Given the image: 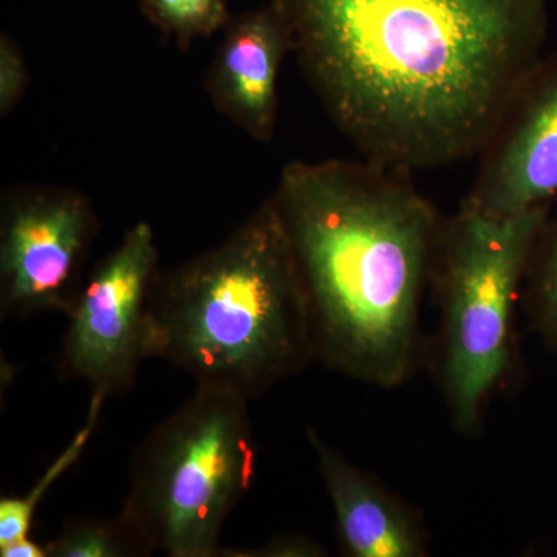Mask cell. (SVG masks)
Returning <instances> with one entry per match:
<instances>
[{
    "instance_id": "cell-1",
    "label": "cell",
    "mask_w": 557,
    "mask_h": 557,
    "mask_svg": "<svg viewBox=\"0 0 557 557\" xmlns=\"http://www.w3.org/2000/svg\"><path fill=\"white\" fill-rule=\"evenodd\" d=\"M366 160L413 172L485 150L542 60L547 0H273Z\"/></svg>"
},
{
    "instance_id": "cell-2",
    "label": "cell",
    "mask_w": 557,
    "mask_h": 557,
    "mask_svg": "<svg viewBox=\"0 0 557 557\" xmlns=\"http://www.w3.org/2000/svg\"><path fill=\"white\" fill-rule=\"evenodd\" d=\"M410 172L376 161H292L273 200L309 299L314 354L370 386L408 383L445 219Z\"/></svg>"
},
{
    "instance_id": "cell-3",
    "label": "cell",
    "mask_w": 557,
    "mask_h": 557,
    "mask_svg": "<svg viewBox=\"0 0 557 557\" xmlns=\"http://www.w3.org/2000/svg\"><path fill=\"white\" fill-rule=\"evenodd\" d=\"M146 350L197 386L248 399L317 358L309 299L273 197L218 247L159 274Z\"/></svg>"
},
{
    "instance_id": "cell-4",
    "label": "cell",
    "mask_w": 557,
    "mask_h": 557,
    "mask_svg": "<svg viewBox=\"0 0 557 557\" xmlns=\"http://www.w3.org/2000/svg\"><path fill=\"white\" fill-rule=\"evenodd\" d=\"M249 401L230 388L197 386L141 443L120 519L143 555L219 556L223 527L256 479Z\"/></svg>"
},
{
    "instance_id": "cell-5",
    "label": "cell",
    "mask_w": 557,
    "mask_h": 557,
    "mask_svg": "<svg viewBox=\"0 0 557 557\" xmlns=\"http://www.w3.org/2000/svg\"><path fill=\"white\" fill-rule=\"evenodd\" d=\"M553 208L490 215L461 205L445 219L432 284L440 304L438 376L454 428L478 434L515 368V318Z\"/></svg>"
},
{
    "instance_id": "cell-6",
    "label": "cell",
    "mask_w": 557,
    "mask_h": 557,
    "mask_svg": "<svg viewBox=\"0 0 557 557\" xmlns=\"http://www.w3.org/2000/svg\"><path fill=\"white\" fill-rule=\"evenodd\" d=\"M156 234L139 222L102 260L69 311L60 369L94 397L129 391L145 359L149 299L159 277Z\"/></svg>"
},
{
    "instance_id": "cell-7",
    "label": "cell",
    "mask_w": 557,
    "mask_h": 557,
    "mask_svg": "<svg viewBox=\"0 0 557 557\" xmlns=\"http://www.w3.org/2000/svg\"><path fill=\"white\" fill-rule=\"evenodd\" d=\"M94 231L89 201L73 190H35L11 203L0 236L2 314H69Z\"/></svg>"
},
{
    "instance_id": "cell-8",
    "label": "cell",
    "mask_w": 557,
    "mask_h": 557,
    "mask_svg": "<svg viewBox=\"0 0 557 557\" xmlns=\"http://www.w3.org/2000/svg\"><path fill=\"white\" fill-rule=\"evenodd\" d=\"M468 207L511 215L557 205V54L542 60L482 152Z\"/></svg>"
},
{
    "instance_id": "cell-9",
    "label": "cell",
    "mask_w": 557,
    "mask_h": 557,
    "mask_svg": "<svg viewBox=\"0 0 557 557\" xmlns=\"http://www.w3.org/2000/svg\"><path fill=\"white\" fill-rule=\"evenodd\" d=\"M327 491L341 549L350 557H424L431 536L423 516L375 475L351 463L307 429Z\"/></svg>"
},
{
    "instance_id": "cell-10",
    "label": "cell",
    "mask_w": 557,
    "mask_h": 557,
    "mask_svg": "<svg viewBox=\"0 0 557 557\" xmlns=\"http://www.w3.org/2000/svg\"><path fill=\"white\" fill-rule=\"evenodd\" d=\"M288 53L287 21L271 2L230 28L209 69L207 87L215 108L256 141L274 137L278 72Z\"/></svg>"
},
{
    "instance_id": "cell-11",
    "label": "cell",
    "mask_w": 557,
    "mask_h": 557,
    "mask_svg": "<svg viewBox=\"0 0 557 557\" xmlns=\"http://www.w3.org/2000/svg\"><path fill=\"white\" fill-rule=\"evenodd\" d=\"M525 284L531 325L557 351V205L539 236Z\"/></svg>"
},
{
    "instance_id": "cell-12",
    "label": "cell",
    "mask_w": 557,
    "mask_h": 557,
    "mask_svg": "<svg viewBox=\"0 0 557 557\" xmlns=\"http://www.w3.org/2000/svg\"><path fill=\"white\" fill-rule=\"evenodd\" d=\"M102 403H104L102 399L91 398L90 417L86 426L81 429L78 435L70 443L69 448L47 469L46 475L39 480L38 485L33 487L27 496L2 498L0 500V549L30 537L36 505L44 497L46 491L57 482L58 478L64 474L72 467V463L78 460L87 440L90 437L91 431H94L95 424H97Z\"/></svg>"
},
{
    "instance_id": "cell-13",
    "label": "cell",
    "mask_w": 557,
    "mask_h": 557,
    "mask_svg": "<svg viewBox=\"0 0 557 557\" xmlns=\"http://www.w3.org/2000/svg\"><path fill=\"white\" fill-rule=\"evenodd\" d=\"M47 557L145 556L137 539L119 518L76 520L46 547Z\"/></svg>"
},
{
    "instance_id": "cell-14",
    "label": "cell",
    "mask_w": 557,
    "mask_h": 557,
    "mask_svg": "<svg viewBox=\"0 0 557 557\" xmlns=\"http://www.w3.org/2000/svg\"><path fill=\"white\" fill-rule=\"evenodd\" d=\"M141 9L153 25L178 44L208 38L228 21L226 0H141Z\"/></svg>"
},
{
    "instance_id": "cell-15",
    "label": "cell",
    "mask_w": 557,
    "mask_h": 557,
    "mask_svg": "<svg viewBox=\"0 0 557 557\" xmlns=\"http://www.w3.org/2000/svg\"><path fill=\"white\" fill-rule=\"evenodd\" d=\"M27 84V67L9 36L0 40V112L9 113L20 102Z\"/></svg>"
},
{
    "instance_id": "cell-16",
    "label": "cell",
    "mask_w": 557,
    "mask_h": 557,
    "mask_svg": "<svg viewBox=\"0 0 557 557\" xmlns=\"http://www.w3.org/2000/svg\"><path fill=\"white\" fill-rule=\"evenodd\" d=\"M324 548L318 542L309 537L298 536V534H288L271 539L269 544L255 549H228V553H222L220 556L236 557H319L324 556Z\"/></svg>"
},
{
    "instance_id": "cell-17",
    "label": "cell",
    "mask_w": 557,
    "mask_h": 557,
    "mask_svg": "<svg viewBox=\"0 0 557 557\" xmlns=\"http://www.w3.org/2000/svg\"><path fill=\"white\" fill-rule=\"evenodd\" d=\"M2 557H47L46 547H40L32 537L25 541L17 542V544L10 545V547L0 549Z\"/></svg>"
}]
</instances>
